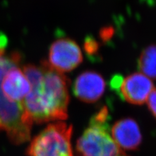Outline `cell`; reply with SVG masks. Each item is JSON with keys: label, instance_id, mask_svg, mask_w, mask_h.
Masks as SVG:
<instances>
[{"label": "cell", "instance_id": "9c48e42d", "mask_svg": "<svg viewBox=\"0 0 156 156\" xmlns=\"http://www.w3.org/2000/svg\"><path fill=\"white\" fill-rule=\"evenodd\" d=\"M1 88L7 100L19 103L22 102L31 90L30 82L19 66L14 67L7 72L2 80Z\"/></svg>", "mask_w": 156, "mask_h": 156}, {"label": "cell", "instance_id": "ba28073f", "mask_svg": "<svg viewBox=\"0 0 156 156\" xmlns=\"http://www.w3.org/2000/svg\"><path fill=\"white\" fill-rule=\"evenodd\" d=\"M111 133L117 145L124 151L137 149L142 142L139 124L131 118L117 121L112 127Z\"/></svg>", "mask_w": 156, "mask_h": 156}, {"label": "cell", "instance_id": "6da1fadb", "mask_svg": "<svg viewBox=\"0 0 156 156\" xmlns=\"http://www.w3.org/2000/svg\"><path fill=\"white\" fill-rule=\"evenodd\" d=\"M23 72L31 85V90L22 101L27 114L38 124L68 117L69 79L53 69L46 61L40 66L27 65Z\"/></svg>", "mask_w": 156, "mask_h": 156}, {"label": "cell", "instance_id": "8fae6325", "mask_svg": "<svg viewBox=\"0 0 156 156\" xmlns=\"http://www.w3.org/2000/svg\"><path fill=\"white\" fill-rule=\"evenodd\" d=\"M22 61L21 54L18 52L7 53L4 46L0 44V85L7 72L14 67L19 66Z\"/></svg>", "mask_w": 156, "mask_h": 156}, {"label": "cell", "instance_id": "277c9868", "mask_svg": "<svg viewBox=\"0 0 156 156\" xmlns=\"http://www.w3.org/2000/svg\"><path fill=\"white\" fill-rule=\"evenodd\" d=\"M33 124L22 102L7 100L0 85V131H6L11 143L20 144L30 139Z\"/></svg>", "mask_w": 156, "mask_h": 156}, {"label": "cell", "instance_id": "7a4b0ae2", "mask_svg": "<svg viewBox=\"0 0 156 156\" xmlns=\"http://www.w3.org/2000/svg\"><path fill=\"white\" fill-rule=\"evenodd\" d=\"M105 107L91 118L89 127L77 141V152L83 156H129L117 145L111 135Z\"/></svg>", "mask_w": 156, "mask_h": 156}, {"label": "cell", "instance_id": "4fadbf2b", "mask_svg": "<svg viewBox=\"0 0 156 156\" xmlns=\"http://www.w3.org/2000/svg\"><path fill=\"white\" fill-rule=\"evenodd\" d=\"M148 109L155 118L156 119V89H155L150 95L146 101Z\"/></svg>", "mask_w": 156, "mask_h": 156}, {"label": "cell", "instance_id": "3957f363", "mask_svg": "<svg viewBox=\"0 0 156 156\" xmlns=\"http://www.w3.org/2000/svg\"><path fill=\"white\" fill-rule=\"evenodd\" d=\"M72 125L50 124L34 138L27 150L28 156H73Z\"/></svg>", "mask_w": 156, "mask_h": 156}, {"label": "cell", "instance_id": "8992f818", "mask_svg": "<svg viewBox=\"0 0 156 156\" xmlns=\"http://www.w3.org/2000/svg\"><path fill=\"white\" fill-rule=\"evenodd\" d=\"M119 89L121 96L128 103L142 105L146 103L155 88L152 80L139 72L126 77Z\"/></svg>", "mask_w": 156, "mask_h": 156}, {"label": "cell", "instance_id": "52a82bcc", "mask_svg": "<svg viewBox=\"0 0 156 156\" xmlns=\"http://www.w3.org/2000/svg\"><path fill=\"white\" fill-rule=\"evenodd\" d=\"M72 89L78 99L86 103H94L104 94L105 82L98 73L86 71L76 78Z\"/></svg>", "mask_w": 156, "mask_h": 156}, {"label": "cell", "instance_id": "30bf717a", "mask_svg": "<svg viewBox=\"0 0 156 156\" xmlns=\"http://www.w3.org/2000/svg\"><path fill=\"white\" fill-rule=\"evenodd\" d=\"M140 72L151 80H156V44L146 47L138 60Z\"/></svg>", "mask_w": 156, "mask_h": 156}, {"label": "cell", "instance_id": "7c38bea8", "mask_svg": "<svg viewBox=\"0 0 156 156\" xmlns=\"http://www.w3.org/2000/svg\"><path fill=\"white\" fill-rule=\"evenodd\" d=\"M98 44L94 39L89 38L85 44V49L89 55H94L98 50Z\"/></svg>", "mask_w": 156, "mask_h": 156}, {"label": "cell", "instance_id": "5b68a950", "mask_svg": "<svg viewBox=\"0 0 156 156\" xmlns=\"http://www.w3.org/2000/svg\"><path fill=\"white\" fill-rule=\"evenodd\" d=\"M53 69L64 73L79 66L83 61L81 50L77 44L69 38H61L53 42L46 61Z\"/></svg>", "mask_w": 156, "mask_h": 156}]
</instances>
